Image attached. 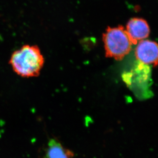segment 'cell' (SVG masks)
<instances>
[{"label":"cell","instance_id":"6da1fadb","mask_svg":"<svg viewBox=\"0 0 158 158\" xmlns=\"http://www.w3.org/2000/svg\"><path fill=\"white\" fill-rule=\"evenodd\" d=\"M9 64L17 75L24 78H32L40 73L44 58L37 46L26 45L13 52Z\"/></svg>","mask_w":158,"mask_h":158},{"label":"cell","instance_id":"7a4b0ae2","mask_svg":"<svg viewBox=\"0 0 158 158\" xmlns=\"http://www.w3.org/2000/svg\"><path fill=\"white\" fill-rule=\"evenodd\" d=\"M102 39L106 57L119 61L131 52L132 42L122 25L117 27H108Z\"/></svg>","mask_w":158,"mask_h":158},{"label":"cell","instance_id":"3957f363","mask_svg":"<svg viewBox=\"0 0 158 158\" xmlns=\"http://www.w3.org/2000/svg\"><path fill=\"white\" fill-rule=\"evenodd\" d=\"M137 59L144 64L158 65V44L154 41L141 40L135 50Z\"/></svg>","mask_w":158,"mask_h":158},{"label":"cell","instance_id":"277c9868","mask_svg":"<svg viewBox=\"0 0 158 158\" xmlns=\"http://www.w3.org/2000/svg\"><path fill=\"white\" fill-rule=\"evenodd\" d=\"M126 31L132 44H136L138 41L149 36L150 28L146 21L143 19L134 18L128 22Z\"/></svg>","mask_w":158,"mask_h":158},{"label":"cell","instance_id":"5b68a950","mask_svg":"<svg viewBox=\"0 0 158 158\" xmlns=\"http://www.w3.org/2000/svg\"><path fill=\"white\" fill-rule=\"evenodd\" d=\"M74 152L64 148L58 140L51 139L47 144L45 158H73Z\"/></svg>","mask_w":158,"mask_h":158}]
</instances>
